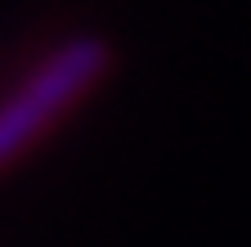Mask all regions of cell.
<instances>
[{"mask_svg": "<svg viewBox=\"0 0 251 247\" xmlns=\"http://www.w3.org/2000/svg\"><path fill=\"white\" fill-rule=\"evenodd\" d=\"M108 63H112V50L103 36H72L9 99H0V166H9L45 126H54V117L72 108L108 72Z\"/></svg>", "mask_w": 251, "mask_h": 247, "instance_id": "6da1fadb", "label": "cell"}]
</instances>
